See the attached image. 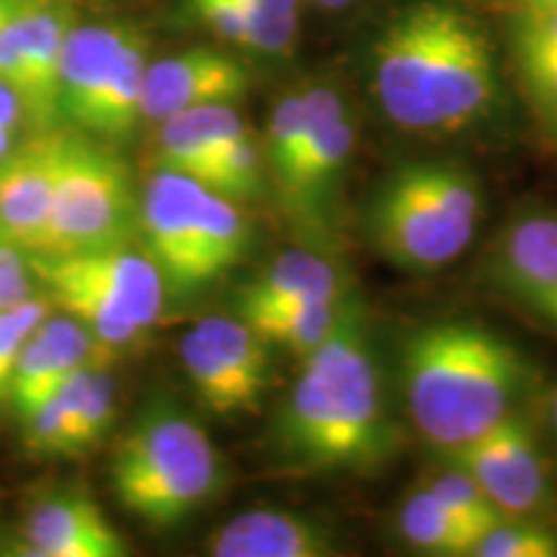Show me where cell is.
<instances>
[{"label": "cell", "mask_w": 557, "mask_h": 557, "mask_svg": "<svg viewBox=\"0 0 557 557\" xmlns=\"http://www.w3.org/2000/svg\"><path fill=\"white\" fill-rule=\"evenodd\" d=\"M359 297L302 367L271 423L278 465L310 475L374 472L398 449L385 385Z\"/></svg>", "instance_id": "obj_1"}, {"label": "cell", "mask_w": 557, "mask_h": 557, "mask_svg": "<svg viewBox=\"0 0 557 557\" xmlns=\"http://www.w3.org/2000/svg\"><path fill=\"white\" fill-rule=\"evenodd\" d=\"M372 88L385 120L408 135L451 137L478 127L500 94L491 37L457 5L410 3L374 39Z\"/></svg>", "instance_id": "obj_2"}, {"label": "cell", "mask_w": 557, "mask_h": 557, "mask_svg": "<svg viewBox=\"0 0 557 557\" xmlns=\"http://www.w3.org/2000/svg\"><path fill=\"white\" fill-rule=\"evenodd\" d=\"M398 377L408 421L442 455L519 410L537 382L519 346L468 320L410 331L400 346Z\"/></svg>", "instance_id": "obj_3"}, {"label": "cell", "mask_w": 557, "mask_h": 557, "mask_svg": "<svg viewBox=\"0 0 557 557\" xmlns=\"http://www.w3.org/2000/svg\"><path fill=\"white\" fill-rule=\"evenodd\" d=\"M485 218L478 173L444 158L406 160L369 194L361 230L369 248L408 274H436L475 240Z\"/></svg>", "instance_id": "obj_4"}, {"label": "cell", "mask_w": 557, "mask_h": 557, "mask_svg": "<svg viewBox=\"0 0 557 557\" xmlns=\"http://www.w3.org/2000/svg\"><path fill=\"white\" fill-rule=\"evenodd\" d=\"M109 472L116 504L152 529L184 524L225 485V462L212 436L169 398L139 410Z\"/></svg>", "instance_id": "obj_5"}, {"label": "cell", "mask_w": 557, "mask_h": 557, "mask_svg": "<svg viewBox=\"0 0 557 557\" xmlns=\"http://www.w3.org/2000/svg\"><path fill=\"white\" fill-rule=\"evenodd\" d=\"M145 253L165 292L191 297L246 259L253 235L235 201L181 173L158 169L139 205Z\"/></svg>", "instance_id": "obj_6"}, {"label": "cell", "mask_w": 557, "mask_h": 557, "mask_svg": "<svg viewBox=\"0 0 557 557\" xmlns=\"http://www.w3.org/2000/svg\"><path fill=\"white\" fill-rule=\"evenodd\" d=\"M139 230V205L127 165L94 139L65 135L50 225L34 256L88 253L129 246Z\"/></svg>", "instance_id": "obj_7"}, {"label": "cell", "mask_w": 557, "mask_h": 557, "mask_svg": "<svg viewBox=\"0 0 557 557\" xmlns=\"http://www.w3.org/2000/svg\"><path fill=\"white\" fill-rule=\"evenodd\" d=\"M442 457L468 472L504 517H553L555 485L549 462L524 410H513L483 436Z\"/></svg>", "instance_id": "obj_8"}, {"label": "cell", "mask_w": 557, "mask_h": 557, "mask_svg": "<svg viewBox=\"0 0 557 557\" xmlns=\"http://www.w3.org/2000/svg\"><path fill=\"white\" fill-rule=\"evenodd\" d=\"M181 361L197 400L222 418L253 413L271 385V346L238 315L194 325L181 341Z\"/></svg>", "instance_id": "obj_9"}, {"label": "cell", "mask_w": 557, "mask_h": 557, "mask_svg": "<svg viewBox=\"0 0 557 557\" xmlns=\"http://www.w3.org/2000/svg\"><path fill=\"white\" fill-rule=\"evenodd\" d=\"M305 143L287 184L278 189L284 212L305 230L333 222L344 173L357 148V122L333 86L302 90Z\"/></svg>", "instance_id": "obj_10"}, {"label": "cell", "mask_w": 557, "mask_h": 557, "mask_svg": "<svg viewBox=\"0 0 557 557\" xmlns=\"http://www.w3.org/2000/svg\"><path fill=\"white\" fill-rule=\"evenodd\" d=\"M487 278L534 320L557 331V212L508 220L487 256Z\"/></svg>", "instance_id": "obj_11"}, {"label": "cell", "mask_w": 557, "mask_h": 557, "mask_svg": "<svg viewBox=\"0 0 557 557\" xmlns=\"http://www.w3.org/2000/svg\"><path fill=\"white\" fill-rule=\"evenodd\" d=\"M62 129L34 132L0 160V240L34 256L50 225L54 186H58Z\"/></svg>", "instance_id": "obj_12"}, {"label": "cell", "mask_w": 557, "mask_h": 557, "mask_svg": "<svg viewBox=\"0 0 557 557\" xmlns=\"http://www.w3.org/2000/svg\"><path fill=\"white\" fill-rule=\"evenodd\" d=\"M250 75L233 54L194 47L150 62L143 86V120L165 122L173 114L207 103H235L246 96Z\"/></svg>", "instance_id": "obj_13"}, {"label": "cell", "mask_w": 557, "mask_h": 557, "mask_svg": "<svg viewBox=\"0 0 557 557\" xmlns=\"http://www.w3.org/2000/svg\"><path fill=\"white\" fill-rule=\"evenodd\" d=\"M29 261L32 269L73 278V282L86 284V287L96 289L99 295L109 297L111 302L127 310L143 331L158 323L165 295H169L163 276H160L150 256L132 250L129 246L54 256V259L29 256Z\"/></svg>", "instance_id": "obj_14"}, {"label": "cell", "mask_w": 557, "mask_h": 557, "mask_svg": "<svg viewBox=\"0 0 557 557\" xmlns=\"http://www.w3.org/2000/svg\"><path fill=\"white\" fill-rule=\"evenodd\" d=\"M16 553L29 557H122L129 549L96 500L81 493H54L32 506Z\"/></svg>", "instance_id": "obj_15"}, {"label": "cell", "mask_w": 557, "mask_h": 557, "mask_svg": "<svg viewBox=\"0 0 557 557\" xmlns=\"http://www.w3.org/2000/svg\"><path fill=\"white\" fill-rule=\"evenodd\" d=\"M214 557H336L344 553L333 527L295 511H246L207 540Z\"/></svg>", "instance_id": "obj_16"}, {"label": "cell", "mask_w": 557, "mask_h": 557, "mask_svg": "<svg viewBox=\"0 0 557 557\" xmlns=\"http://www.w3.org/2000/svg\"><path fill=\"white\" fill-rule=\"evenodd\" d=\"M94 338L75 318L60 310L50 315L26 341L16 372H13L9 403L18 416L32 413L65 385L70 374L88 364Z\"/></svg>", "instance_id": "obj_17"}, {"label": "cell", "mask_w": 557, "mask_h": 557, "mask_svg": "<svg viewBox=\"0 0 557 557\" xmlns=\"http://www.w3.org/2000/svg\"><path fill=\"white\" fill-rule=\"evenodd\" d=\"M16 26L32 83L26 122L34 132L60 129V65L73 13L60 0H24Z\"/></svg>", "instance_id": "obj_18"}, {"label": "cell", "mask_w": 557, "mask_h": 557, "mask_svg": "<svg viewBox=\"0 0 557 557\" xmlns=\"http://www.w3.org/2000/svg\"><path fill=\"white\" fill-rule=\"evenodd\" d=\"M351 295L344 271L315 250H287L246 282L235 297L240 318L253 312L329 302Z\"/></svg>", "instance_id": "obj_19"}, {"label": "cell", "mask_w": 557, "mask_h": 557, "mask_svg": "<svg viewBox=\"0 0 557 557\" xmlns=\"http://www.w3.org/2000/svg\"><path fill=\"white\" fill-rule=\"evenodd\" d=\"M129 34V26L122 24H86L70 29L60 65L62 124L83 129Z\"/></svg>", "instance_id": "obj_20"}, {"label": "cell", "mask_w": 557, "mask_h": 557, "mask_svg": "<svg viewBox=\"0 0 557 557\" xmlns=\"http://www.w3.org/2000/svg\"><path fill=\"white\" fill-rule=\"evenodd\" d=\"M246 132L235 103H207L160 122L158 169L207 186L214 160Z\"/></svg>", "instance_id": "obj_21"}, {"label": "cell", "mask_w": 557, "mask_h": 557, "mask_svg": "<svg viewBox=\"0 0 557 557\" xmlns=\"http://www.w3.org/2000/svg\"><path fill=\"white\" fill-rule=\"evenodd\" d=\"M148 65V45L143 34L132 29L99 101L83 124V132L109 143H120L135 132L137 122L143 120V86Z\"/></svg>", "instance_id": "obj_22"}, {"label": "cell", "mask_w": 557, "mask_h": 557, "mask_svg": "<svg viewBox=\"0 0 557 557\" xmlns=\"http://www.w3.org/2000/svg\"><path fill=\"white\" fill-rule=\"evenodd\" d=\"M395 532L403 545L429 557H472L478 547L475 534L423 483L398 504Z\"/></svg>", "instance_id": "obj_23"}, {"label": "cell", "mask_w": 557, "mask_h": 557, "mask_svg": "<svg viewBox=\"0 0 557 557\" xmlns=\"http://www.w3.org/2000/svg\"><path fill=\"white\" fill-rule=\"evenodd\" d=\"M186 9L205 29L240 50L263 58H284L295 50L297 39L259 16L246 0H186Z\"/></svg>", "instance_id": "obj_24"}, {"label": "cell", "mask_w": 557, "mask_h": 557, "mask_svg": "<svg viewBox=\"0 0 557 557\" xmlns=\"http://www.w3.org/2000/svg\"><path fill=\"white\" fill-rule=\"evenodd\" d=\"M348 299H351V295L344 299H329V302H310L295 305V308L253 312V315H246L243 320L271 348H282V351H289L302 359L331 336L341 315H344Z\"/></svg>", "instance_id": "obj_25"}, {"label": "cell", "mask_w": 557, "mask_h": 557, "mask_svg": "<svg viewBox=\"0 0 557 557\" xmlns=\"http://www.w3.org/2000/svg\"><path fill=\"white\" fill-rule=\"evenodd\" d=\"M267 176L269 173L263 148L246 129L218 160H214L207 178V189L218 191L220 197L240 205V201L261 197L263 186H267Z\"/></svg>", "instance_id": "obj_26"}, {"label": "cell", "mask_w": 557, "mask_h": 557, "mask_svg": "<svg viewBox=\"0 0 557 557\" xmlns=\"http://www.w3.org/2000/svg\"><path fill=\"white\" fill-rule=\"evenodd\" d=\"M447 465V468L438 470L436 475H429L423 480V485H426L480 542V537H483L487 529L498 524V521L506 517L493 506V500L485 496L483 487H480L468 472L459 470L457 465Z\"/></svg>", "instance_id": "obj_27"}, {"label": "cell", "mask_w": 557, "mask_h": 557, "mask_svg": "<svg viewBox=\"0 0 557 557\" xmlns=\"http://www.w3.org/2000/svg\"><path fill=\"white\" fill-rule=\"evenodd\" d=\"M472 557H557V527L549 519L506 517L480 537Z\"/></svg>", "instance_id": "obj_28"}, {"label": "cell", "mask_w": 557, "mask_h": 557, "mask_svg": "<svg viewBox=\"0 0 557 557\" xmlns=\"http://www.w3.org/2000/svg\"><path fill=\"white\" fill-rule=\"evenodd\" d=\"M305 143V101L302 90L287 94L278 99L269 122L267 145H263V158H267V173L278 191L287 184L292 169H295L299 150Z\"/></svg>", "instance_id": "obj_29"}, {"label": "cell", "mask_w": 557, "mask_h": 557, "mask_svg": "<svg viewBox=\"0 0 557 557\" xmlns=\"http://www.w3.org/2000/svg\"><path fill=\"white\" fill-rule=\"evenodd\" d=\"M50 315V302L34 295L9 310H0V403H9L13 372L26 341Z\"/></svg>", "instance_id": "obj_30"}, {"label": "cell", "mask_w": 557, "mask_h": 557, "mask_svg": "<svg viewBox=\"0 0 557 557\" xmlns=\"http://www.w3.org/2000/svg\"><path fill=\"white\" fill-rule=\"evenodd\" d=\"M111 426H114V382L107 372L94 369L78 416H75L73 429H70V451H73V457L94 449L109 434Z\"/></svg>", "instance_id": "obj_31"}, {"label": "cell", "mask_w": 557, "mask_h": 557, "mask_svg": "<svg viewBox=\"0 0 557 557\" xmlns=\"http://www.w3.org/2000/svg\"><path fill=\"white\" fill-rule=\"evenodd\" d=\"M26 447L41 457H70L67 416L62 410L58 393L37 406L32 413L21 416Z\"/></svg>", "instance_id": "obj_32"}, {"label": "cell", "mask_w": 557, "mask_h": 557, "mask_svg": "<svg viewBox=\"0 0 557 557\" xmlns=\"http://www.w3.org/2000/svg\"><path fill=\"white\" fill-rule=\"evenodd\" d=\"M513 47L519 65L545 62L557 58V9H529L513 26Z\"/></svg>", "instance_id": "obj_33"}, {"label": "cell", "mask_w": 557, "mask_h": 557, "mask_svg": "<svg viewBox=\"0 0 557 557\" xmlns=\"http://www.w3.org/2000/svg\"><path fill=\"white\" fill-rule=\"evenodd\" d=\"M32 276L29 253L0 240V310L32 297Z\"/></svg>", "instance_id": "obj_34"}, {"label": "cell", "mask_w": 557, "mask_h": 557, "mask_svg": "<svg viewBox=\"0 0 557 557\" xmlns=\"http://www.w3.org/2000/svg\"><path fill=\"white\" fill-rule=\"evenodd\" d=\"M0 81L16 90L18 99L24 101V109H26V103H29V94H32V83H29V67H26V58H24V47H21L16 16L0 29Z\"/></svg>", "instance_id": "obj_35"}, {"label": "cell", "mask_w": 557, "mask_h": 557, "mask_svg": "<svg viewBox=\"0 0 557 557\" xmlns=\"http://www.w3.org/2000/svg\"><path fill=\"white\" fill-rule=\"evenodd\" d=\"M521 75L537 109L557 127V58L521 65Z\"/></svg>", "instance_id": "obj_36"}, {"label": "cell", "mask_w": 557, "mask_h": 557, "mask_svg": "<svg viewBox=\"0 0 557 557\" xmlns=\"http://www.w3.org/2000/svg\"><path fill=\"white\" fill-rule=\"evenodd\" d=\"M246 3L253 9L259 16H263L276 29L297 39L299 29V0H246Z\"/></svg>", "instance_id": "obj_37"}, {"label": "cell", "mask_w": 557, "mask_h": 557, "mask_svg": "<svg viewBox=\"0 0 557 557\" xmlns=\"http://www.w3.org/2000/svg\"><path fill=\"white\" fill-rule=\"evenodd\" d=\"M24 124H29L26 122L24 101L18 99L16 90L0 81V127L9 132H18Z\"/></svg>", "instance_id": "obj_38"}, {"label": "cell", "mask_w": 557, "mask_h": 557, "mask_svg": "<svg viewBox=\"0 0 557 557\" xmlns=\"http://www.w3.org/2000/svg\"><path fill=\"white\" fill-rule=\"evenodd\" d=\"M21 5H24V0H0V29H3L9 21L16 16Z\"/></svg>", "instance_id": "obj_39"}, {"label": "cell", "mask_w": 557, "mask_h": 557, "mask_svg": "<svg viewBox=\"0 0 557 557\" xmlns=\"http://www.w3.org/2000/svg\"><path fill=\"white\" fill-rule=\"evenodd\" d=\"M13 137H16V132H9V129L0 127V160L9 156L13 148H16V145H13Z\"/></svg>", "instance_id": "obj_40"}, {"label": "cell", "mask_w": 557, "mask_h": 557, "mask_svg": "<svg viewBox=\"0 0 557 557\" xmlns=\"http://www.w3.org/2000/svg\"><path fill=\"white\" fill-rule=\"evenodd\" d=\"M312 3L323 11H341V9H346V5H351L354 0H312Z\"/></svg>", "instance_id": "obj_41"}, {"label": "cell", "mask_w": 557, "mask_h": 557, "mask_svg": "<svg viewBox=\"0 0 557 557\" xmlns=\"http://www.w3.org/2000/svg\"><path fill=\"white\" fill-rule=\"evenodd\" d=\"M529 9H557V0H524Z\"/></svg>", "instance_id": "obj_42"}, {"label": "cell", "mask_w": 557, "mask_h": 557, "mask_svg": "<svg viewBox=\"0 0 557 557\" xmlns=\"http://www.w3.org/2000/svg\"><path fill=\"white\" fill-rule=\"evenodd\" d=\"M549 416H553V426H555V434H557V393L553 398V406H549Z\"/></svg>", "instance_id": "obj_43"}]
</instances>
